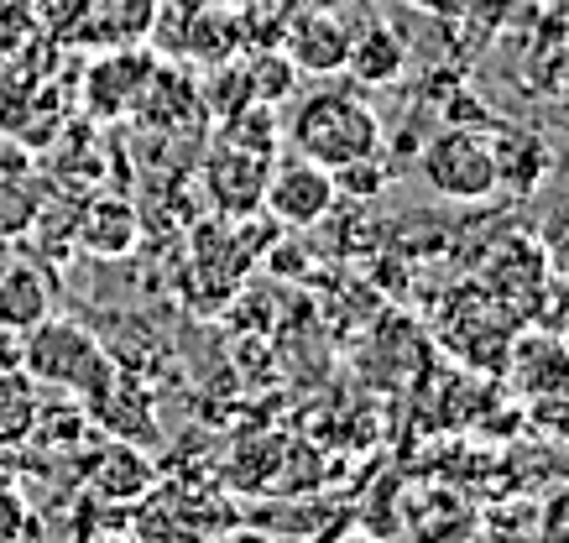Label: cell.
<instances>
[{"label":"cell","mask_w":569,"mask_h":543,"mask_svg":"<svg viewBox=\"0 0 569 543\" xmlns=\"http://www.w3.org/2000/svg\"><path fill=\"white\" fill-rule=\"evenodd\" d=\"M293 152H303L319 168H346V162L377 158L381 152V115L350 89H319L298 105L293 125H288Z\"/></svg>","instance_id":"cell-1"},{"label":"cell","mask_w":569,"mask_h":543,"mask_svg":"<svg viewBox=\"0 0 569 543\" xmlns=\"http://www.w3.org/2000/svg\"><path fill=\"white\" fill-rule=\"evenodd\" d=\"M21 371L32 376L37 386H58L69 398H94L110 376H116V361L104 355V345L84 324L73 319H42L21 334Z\"/></svg>","instance_id":"cell-2"},{"label":"cell","mask_w":569,"mask_h":543,"mask_svg":"<svg viewBox=\"0 0 569 543\" xmlns=\"http://www.w3.org/2000/svg\"><path fill=\"white\" fill-rule=\"evenodd\" d=\"M423 183L449 204H481L497 193V158H491V137L470 131V125H449L423 147Z\"/></svg>","instance_id":"cell-3"},{"label":"cell","mask_w":569,"mask_h":543,"mask_svg":"<svg viewBox=\"0 0 569 543\" xmlns=\"http://www.w3.org/2000/svg\"><path fill=\"white\" fill-rule=\"evenodd\" d=\"M261 210H267V220L277 230H313L335 210V173L309 162L303 152H293V158L277 152L272 173H267V193H261Z\"/></svg>","instance_id":"cell-4"},{"label":"cell","mask_w":569,"mask_h":543,"mask_svg":"<svg viewBox=\"0 0 569 543\" xmlns=\"http://www.w3.org/2000/svg\"><path fill=\"white\" fill-rule=\"evenodd\" d=\"M137 517H131V539L137 543H209L214 539V502L209 491L189 486V481H173L162 486L152 481V491L131 502Z\"/></svg>","instance_id":"cell-5"},{"label":"cell","mask_w":569,"mask_h":543,"mask_svg":"<svg viewBox=\"0 0 569 543\" xmlns=\"http://www.w3.org/2000/svg\"><path fill=\"white\" fill-rule=\"evenodd\" d=\"M152 58L137 53V48H104V58H94L84 73V110L94 121H121V115H137L141 89L152 79Z\"/></svg>","instance_id":"cell-6"},{"label":"cell","mask_w":569,"mask_h":543,"mask_svg":"<svg viewBox=\"0 0 569 543\" xmlns=\"http://www.w3.org/2000/svg\"><path fill=\"white\" fill-rule=\"evenodd\" d=\"M141 241V214L126 193H94L73 210V245L100 262H121Z\"/></svg>","instance_id":"cell-7"},{"label":"cell","mask_w":569,"mask_h":543,"mask_svg":"<svg viewBox=\"0 0 569 543\" xmlns=\"http://www.w3.org/2000/svg\"><path fill=\"white\" fill-rule=\"evenodd\" d=\"M277 158H257V152H241V147H224L214 141L204 158V189L214 199V210L230 214V220H241L261 204V193H267V173H272Z\"/></svg>","instance_id":"cell-8"},{"label":"cell","mask_w":569,"mask_h":543,"mask_svg":"<svg viewBox=\"0 0 569 543\" xmlns=\"http://www.w3.org/2000/svg\"><path fill=\"white\" fill-rule=\"evenodd\" d=\"M152 481H157L152 460L141 455L131 439H110L104 450H94L84 460V486L100 507H131V502H141L152 491Z\"/></svg>","instance_id":"cell-9"},{"label":"cell","mask_w":569,"mask_h":543,"mask_svg":"<svg viewBox=\"0 0 569 543\" xmlns=\"http://www.w3.org/2000/svg\"><path fill=\"white\" fill-rule=\"evenodd\" d=\"M486 137H491V158H497V189L533 193L553 173V147L533 125H501Z\"/></svg>","instance_id":"cell-10"},{"label":"cell","mask_w":569,"mask_h":543,"mask_svg":"<svg viewBox=\"0 0 569 543\" xmlns=\"http://www.w3.org/2000/svg\"><path fill=\"white\" fill-rule=\"evenodd\" d=\"M282 53L293 58V69H303V73H340L350 53V32L340 27V17L309 11V17H298L288 27V48Z\"/></svg>","instance_id":"cell-11"},{"label":"cell","mask_w":569,"mask_h":543,"mask_svg":"<svg viewBox=\"0 0 569 543\" xmlns=\"http://www.w3.org/2000/svg\"><path fill=\"white\" fill-rule=\"evenodd\" d=\"M408 69V42L397 27L387 21H371L361 27V37H350V53H346V73L361 79L366 89H381V84H397Z\"/></svg>","instance_id":"cell-12"},{"label":"cell","mask_w":569,"mask_h":543,"mask_svg":"<svg viewBox=\"0 0 569 543\" xmlns=\"http://www.w3.org/2000/svg\"><path fill=\"white\" fill-rule=\"evenodd\" d=\"M52 314V278L37 262H11L0 272V324L27 334Z\"/></svg>","instance_id":"cell-13"},{"label":"cell","mask_w":569,"mask_h":543,"mask_svg":"<svg viewBox=\"0 0 569 543\" xmlns=\"http://www.w3.org/2000/svg\"><path fill=\"white\" fill-rule=\"evenodd\" d=\"M152 21H157V0H89L79 32L94 48H137L141 37L152 32Z\"/></svg>","instance_id":"cell-14"},{"label":"cell","mask_w":569,"mask_h":543,"mask_svg":"<svg viewBox=\"0 0 569 543\" xmlns=\"http://www.w3.org/2000/svg\"><path fill=\"white\" fill-rule=\"evenodd\" d=\"M236 42H241V27L230 21V6H193V27H189V42H183V53H193L199 63H230L236 53Z\"/></svg>","instance_id":"cell-15"},{"label":"cell","mask_w":569,"mask_h":543,"mask_svg":"<svg viewBox=\"0 0 569 543\" xmlns=\"http://www.w3.org/2000/svg\"><path fill=\"white\" fill-rule=\"evenodd\" d=\"M37 382L21 366L0 371V444H21L37 429Z\"/></svg>","instance_id":"cell-16"},{"label":"cell","mask_w":569,"mask_h":543,"mask_svg":"<svg viewBox=\"0 0 569 543\" xmlns=\"http://www.w3.org/2000/svg\"><path fill=\"white\" fill-rule=\"evenodd\" d=\"M298 69H293V58L288 53H261L257 63H251V100H261V105H277L288 89H293Z\"/></svg>","instance_id":"cell-17"},{"label":"cell","mask_w":569,"mask_h":543,"mask_svg":"<svg viewBox=\"0 0 569 543\" xmlns=\"http://www.w3.org/2000/svg\"><path fill=\"white\" fill-rule=\"evenodd\" d=\"M32 527V512H27V496L17 491L11 471H0V543H21Z\"/></svg>","instance_id":"cell-18"},{"label":"cell","mask_w":569,"mask_h":543,"mask_svg":"<svg viewBox=\"0 0 569 543\" xmlns=\"http://www.w3.org/2000/svg\"><path fill=\"white\" fill-rule=\"evenodd\" d=\"M381 189H387V178H381L377 158H361V162L335 168V193H350V199H377Z\"/></svg>","instance_id":"cell-19"},{"label":"cell","mask_w":569,"mask_h":543,"mask_svg":"<svg viewBox=\"0 0 569 543\" xmlns=\"http://www.w3.org/2000/svg\"><path fill=\"white\" fill-rule=\"evenodd\" d=\"M543 543H569V491L549 496L543 507Z\"/></svg>","instance_id":"cell-20"},{"label":"cell","mask_w":569,"mask_h":543,"mask_svg":"<svg viewBox=\"0 0 569 543\" xmlns=\"http://www.w3.org/2000/svg\"><path fill=\"white\" fill-rule=\"evenodd\" d=\"M11 366H21V334L0 324V371H11Z\"/></svg>","instance_id":"cell-21"},{"label":"cell","mask_w":569,"mask_h":543,"mask_svg":"<svg viewBox=\"0 0 569 543\" xmlns=\"http://www.w3.org/2000/svg\"><path fill=\"white\" fill-rule=\"evenodd\" d=\"M209 543H277L272 533H257V527H230V533H220V539Z\"/></svg>","instance_id":"cell-22"},{"label":"cell","mask_w":569,"mask_h":543,"mask_svg":"<svg viewBox=\"0 0 569 543\" xmlns=\"http://www.w3.org/2000/svg\"><path fill=\"white\" fill-rule=\"evenodd\" d=\"M189 6H236V0H189Z\"/></svg>","instance_id":"cell-23"},{"label":"cell","mask_w":569,"mask_h":543,"mask_svg":"<svg viewBox=\"0 0 569 543\" xmlns=\"http://www.w3.org/2000/svg\"><path fill=\"white\" fill-rule=\"evenodd\" d=\"M346 543H371V539H366V533H350V539Z\"/></svg>","instance_id":"cell-24"}]
</instances>
